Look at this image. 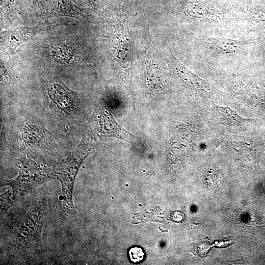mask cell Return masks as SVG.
I'll list each match as a JSON object with an SVG mask.
<instances>
[{
  "label": "cell",
  "instance_id": "3957f363",
  "mask_svg": "<svg viewBox=\"0 0 265 265\" xmlns=\"http://www.w3.org/2000/svg\"><path fill=\"white\" fill-rule=\"evenodd\" d=\"M203 44L215 53L223 55L235 54L243 49V43L239 40L224 37L203 36Z\"/></svg>",
  "mask_w": 265,
  "mask_h": 265
},
{
  "label": "cell",
  "instance_id": "5b68a950",
  "mask_svg": "<svg viewBox=\"0 0 265 265\" xmlns=\"http://www.w3.org/2000/svg\"><path fill=\"white\" fill-rule=\"evenodd\" d=\"M50 97L57 107L64 111H69L73 106V100L65 89L58 84L53 83L49 88Z\"/></svg>",
  "mask_w": 265,
  "mask_h": 265
},
{
  "label": "cell",
  "instance_id": "6da1fadb",
  "mask_svg": "<svg viewBox=\"0 0 265 265\" xmlns=\"http://www.w3.org/2000/svg\"><path fill=\"white\" fill-rule=\"evenodd\" d=\"M93 124L96 131L101 135L114 137L129 143L136 140L137 137L122 127L105 106L97 108Z\"/></svg>",
  "mask_w": 265,
  "mask_h": 265
},
{
  "label": "cell",
  "instance_id": "277c9868",
  "mask_svg": "<svg viewBox=\"0 0 265 265\" xmlns=\"http://www.w3.org/2000/svg\"><path fill=\"white\" fill-rule=\"evenodd\" d=\"M173 67L176 74L189 86L196 89L207 90L208 86L206 82L190 71L174 58Z\"/></svg>",
  "mask_w": 265,
  "mask_h": 265
},
{
  "label": "cell",
  "instance_id": "8992f818",
  "mask_svg": "<svg viewBox=\"0 0 265 265\" xmlns=\"http://www.w3.org/2000/svg\"><path fill=\"white\" fill-rule=\"evenodd\" d=\"M215 110L220 120L224 124L231 126H241L243 125L244 119L228 106L214 105Z\"/></svg>",
  "mask_w": 265,
  "mask_h": 265
},
{
  "label": "cell",
  "instance_id": "52a82bcc",
  "mask_svg": "<svg viewBox=\"0 0 265 265\" xmlns=\"http://www.w3.org/2000/svg\"><path fill=\"white\" fill-rule=\"evenodd\" d=\"M128 254L130 261L133 263L141 262L145 258V252L139 246H133L130 248Z\"/></svg>",
  "mask_w": 265,
  "mask_h": 265
},
{
  "label": "cell",
  "instance_id": "7a4b0ae2",
  "mask_svg": "<svg viewBox=\"0 0 265 265\" xmlns=\"http://www.w3.org/2000/svg\"><path fill=\"white\" fill-rule=\"evenodd\" d=\"M90 143L84 142L78 152L60 167L58 173L65 203L69 205L71 208L73 207L72 196L74 183L80 165L90 149Z\"/></svg>",
  "mask_w": 265,
  "mask_h": 265
}]
</instances>
